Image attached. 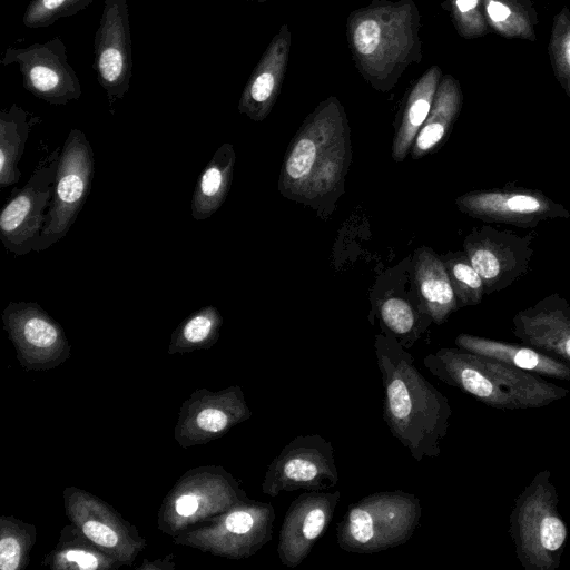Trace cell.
I'll return each mask as SVG.
<instances>
[{
  "label": "cell",
  "instance_id": "obj_4",
  "mask_svg": "<svg viewBox=\"0 0 570 570\" xmlns=\"http://www.w3.org/2000/svg\"><path fill=\"white\" fill-rule=\"evenodd\" d=\"M423 365L446 385L497 410L539 409L569 393L539 374L459 347H442L426 355Z\"/></svg>",
  "mask_w": 570,
  "mask_h": 570
},
{
  "label": "cell",
  "instance_id": "obj_35",
  "mask_svg": "<svg viewBox=\"0 0 570 570\" xmlns=\"http://www.w3.org/2000/svg\"><path fill=\"white\" fill-rule=\"evenodd\" d=\"M562 62L570 70V33H568L561 43Z\"/></svg>",
  "mask_w": 570,
  "mask_h": 570
},
{
  "label": "cell",
  "instance_id": "obj_21",
  "mask_svg": "<svg viewBox=\"0 0 570 570\" xmlns=\"http://www.w3.org/2000/svg\"><path fill=\"white\" fill-rule=\"evenodd\" d=\"M236 155L234 146L225 142L217 148L196 183L191 197V216L204 220L224 204L232 186Z\"/></svg>",
  "mask_w": 570,
  "mask_h": 570
},
{
  "label": "cell",
  "instance_id": "obj_24",
  "mask_svg": "<svg viewBox=\"0 0 570 570\" xmlns=\"http://www.w3.org/2000/svg\"><path fill=\"white\" fill-rule=\"evenodd\" d=\"M40 117L12 104L0 112V188L19 181L21 170L19 163L32 126Z\"/></svg>",
  "mask_w": 570,
  "mask_h": 570
},
{
  "label": "cell",
  "instance_id": "obj_9",
  "mask_svg": "<svg viewBox=\"0 0 570 570\" xmlns=\"http://www.w3.org/2000/svg\"><path fill=\"white\" fill-rule=\"evenodd\" d=\"M61 148L53 150L16 190L0 214V239L16 256L35 249L46 223L53 194V184Z\"/></svg>",
  "mask_w": 570,
  "mask_h": 570
},
{
  "label": "cell",
  "instance_id": "obj_14",
  "mask_svg": "<svg viewBox=\"0 0 570 570\" xmlns=\"http://www.w3.org/2000/svg\"><path fill=\"white\" fill-rule=\"evenodd\" d=\"M341 492L305 491L288 507L278 537L277 554L287 568L299 566L327 530Z\"/></svg>",
  "mask_w": 570,
  "mask_h": 570
},
{
  "label": "cell",
  "instance_id": "obj_36",
  "mask_svg": "<svg viewBox=\"0 0 570 570\" xmlns=\"http://www.w3.org/2000/svg\"><path fill=\"white\" fill-rule=\"evenodd\" d=\"M245 1H252V2H266V1H269V0H245Z\"/></svg>",
  "mask_w": 570,
  "mask_h": 570
},
{
  "label": "cell",
  "instance_id": "obj_25",
  "mask_svg": "<svg viewBox=\"0 0 570 570\" xmlns=\"http://www.w3.org/2000/svg\"><path fill=\"white\" fill-rule=\"evenodd\" d=\"M379 315L385 335L394 337L404 348H411L425 327L410 303L399 297L385 298Z\"/></svg>",
  "mask_w": 570,
  "mask_h": 570
},
{
  "label": "cell",
  "instance_id": "obj_8",
  "mask_svg": "<svg viewBox=\"0 0 570 570\" xmlns=\"http://www.w3.org/2000/svg\"><path fill=\"white\" fill-rule=\"evenodd\" d=\"M337 481L333 444L318 434L297 435L268 464L262 491L275 498L282 492L327 490Z\"/></svg>",
  "mask_w": 570,
  "mask_h": 570
},
{
  "label": "cell",
  "instance_id": "obj_27",
  "mask_svg": "<svg viewBox=\"0 0 570 570\" xmlns=\"http://www.w3.org/2000/svg\"><path fill=\"white\" fill-rule=\"evenodd\" d=\"M441 258L448 271L459 307L479 304L485 294L484 284L466 254L464 252L448 253Z\"/></svg>",
  "mask_w": 570,
  "mask_h": 570
},
{
  "label": "cell",
  "instance_id": "obj_22",
  "mask_svg": "<svg viewBox=\"0 0 570 570\" xmlns=\"http://www.w3.org/2000/svg\"><path fill=\"white\" fill-rule=\"evenodd\" d=\"M441 79L442 70L432 66L411 88L393 139L392 156L395 161H402L411 151L416 135L429 116Z\"/></svg>",
  "mask_w": 570,
  "mask_h": 570
},
{
  "label": "cell",
  "instance_id": "obj_2",
  "mask_svg": "<svg viewBox=\"0 0 570 570\" xmlns=\"http://www.w3.org/2000/svg\"><path fill=\"white\" fill-rule=\"evenodd\" d=\"M420 20L413 0H373L348 14L346 41L352 60L374 90H392L411 65L422 61Z\"/></svg>",
  "mask_w": 570,
  "mask_h": 570
},
{
  "label": "cell",
  "instance_id": "obj_5",
  "mask_svg": "<svg viewBox=\"0 0 570 570\" xmlns=\"http://www.w3.org/2000/svg\"><path fill=\"white\" fill-rule=\"evenodd\" d=\"M558 503L548 469L539 471L514 499L508 531L524 570H556L561 564L568 528Z\"/></svg>",
  "mask_w": 570,
  "mask_h": 570
},
{
  "label": "cell",
  "instance_id": "obj_6",
  "mask_svg": "<svg viewBox=\"0 0 570 570\" xmlns=\"http://www.w3.org/2000/svg\"><path fill=\"white\" fill-rule=\"evenodd\" d=\"M420 499L403 490L380 491L350 504L336 524L338 547L375 553L407 542L420 524Z\"/></svg>",
  "mask_w": 570,
  "mask_h": 570
},
{
  "label": "cell",
  "instance_id": "obj_31",
  "mask_svg": "<svg viewBox=\"0 0 570 570\" xmlns=\"http://www.w3.org/2000/svg\"><path fill=\"white\" fill-rule=\"evenodd\" d=\"M66 567L75 569L94 570L100 568L101 559L92 553L90 550L75 548L65 551L61 557Z\"/></svg>",
  "mask_w": 570,
  "mask_h": 570
},
{
  "label": "cell",
  "instance_id": "obj_28",
  "mask_svg": "<svg viewBox=\"0 0 570 570\" xmlns=\"http://www.w3.org/2000/svg\"><path fill=\"white\" fill-rule=\"evenodd\" d=\"M94 0H30L22 23L30 29L46 28L62 18L77 14Z\"/></svg>",
  "mask_w": 570,
  "mask_h": 570
},
{
  "label": "cell",
  "instance_id": "obj_23",
  "mask_svg": "<svg viewBox=\"0 0 570 570\" xmlns=\"http://www.w3.org/2000/svg\"><path fill=\"white\" fill-rule=\"evenodd\" d=\"M461 101L459 83L452 76H444L436 89L429 116L411 148L412 158H421L442 144L459 115Z\"/></svg>",
  "mask_w": 570,
  "mask_h": 570
},
{
  "label": "cell",
  "instance_id": "obj_15",
  "mask_svg": "<svg viewBox=\"0 0 570 570\" xmlns=\"http://www.w3.org/2000/svg\"><path fill=\"white\" fill-rule=\"evenodd\" d=\"M512 332L522 344L570 364V303L559 294L518 312Z\"/></svg>",
  "mask_w": 570,
  "mask_h": 570
},
{
  "label": "cell",
  "instance_id": "obj_7",
  "mask_svg": "<svg viewBox=\"0 0 570 570\" xmlns=\"http://www.w3.org/2000/svg\"><path fill=\"white\" fill-rule=\"evenodd\" d=\"M95 159L83 131L71 129L61 147L46 223L35 246L42 252L62 239L90 194Z\"/></svg>",
  "mask_w": 570,
  "mask_h": 570
},
{
  "label": "cell",
  "instance_id": "obj_1",
  "mask_svg": "<svg viewBox=\"0 0 570 570\" xmlns=\"http://www.w3.org/2000/svg\"><path fill=\"white\" fill-rule=\"evenodd\" d=\"M374 350L387 429L415 461L438 458L452 415L449 399L423 376L394 337L376 335Z\"/></svg>",
  "mask_w": 570,
  "mask_h": 570
},
{
  "label": "cell",
  "instance_id": "obj_29",
  "mask_svg": "<svg viewBox=\"0 0 570 570\" xmlns=\"http://www.w3.org/2000/svg\"><path fill=\"white\" fill-rule=\"evenodd\" d=\"M80 525L83 534L101 548L116 549L121 542V533L111 521L88 517L81 519Z\"/></svg>",
  "mask_w": 570,
  "mask_h": 570
},
{
  "label": "cell",
  "instance_id": "obj_20",
  "mask_svg": "<svg viewBox=\"0 0 570 570\" xmlns=\"http://www.w3.org/2000/svg\"><path fill=\"white\" fill-rule=\"evenodd\" d=\"M414 277L421 301V309L441 325L459 308V304L441 257L422 247L416 250Z\"/></svg>",
  "mask_w": 570,
  "mask_h": 570
},
{
  "label": "cell",
  "instance_id": "obj_18",
  "mask_svg": "<svg viewBox=\"0 0 570 570\" xmlns=\"http://www.w3.org/2000/svg\"><path fill=\"white\" fill-rule=\"evenodd\" d=\"M2 321L17 348L28 356H49L67 348L61 326L35 302H11Z\"/></svg>",
  "mask_w": 570,
  "mask_h": 570
},
{
  "label": "cell",
  "instance_id": "obj_12",
  "mask_svg": "<svg viewBox=\"0 0 570 570\" xmlns=\"http://www.w3.org/2000/svg\"><path fill=\"white\" fill-rule=\"evenodd\" d=\"M132 47L127 0H105L94 39V62L98 83L105 90L110 112L130 88Z\"/></svg>",
  "mask_w": 570,
  "mask_h": 570
},
{
  "label": "cell",
  "instance_id": "obj_13",
  "mask_svg": "<svg viewBox=\"0 0 570 570\" xmlns=\"http://www.w3.org/2000/svg\"><path fill=\"white\" fill-rule=\"evenodd\" d=\"M462 213L485 223L534 228L549 219H566L570 212L539 190L502 188L473 190L456 198Z\"/></svg>",
  "mask_w": 570,
  "mask_h": 570
},
{
  "label": "cell",
  "instance_id": "obj_17",
  "mask_svg": "<svg viewBox=\"0 0 570 570\" xmlns=\"http://www.w3.org/2000/svg\"><path fill=\"white\" fill-rule=\"evenodd\" d=\"M275 510L271 503L245 500L228 509L214 530L216 548L230 558L256 553L274 531Z\"/></svg>",
  "mask_w": 570,
  "mask_h": 570
},
{
  "label": "cell",
  "instance_id": "obj_30",
  "mask_svg": "<svg viewBox=\"0 0 570 570\" xmlns=\"http://www.w3.org/2000/svg\"><path fill=\"white\" fill-rule=\"evenodd\" d=\"M27 553V543L13 530L2 529L0 540V568L2 570H16L20 568Z\"/></svg>",
  "mask_w": 570,
  "mask_h": 570
},
{
  "label": "cell",
  "instance_id": "obj_10",
  "mask_svg": "<svg viewBox=\"0 0 570 570\" xmlns=\"http://www.w3.org/2000/svg\"><path fill=\"white\" fill-rule=\"evenodd\" d=\"M0 65H17L23 88L50 105H67L81 97L80 80L68 61L60 37L22 48L8 47Z\"/></svg>",
  "mask_w": 570,
  "mask_h": 570
},
{
  "label": "cell",
  "instance_id": "obj_3",
  "mask_svg": "<svg viewBox=\"0 0 570 570\" xmlns=\"http://www.w3.org/2000/svg\"><path fill=\"white\" fill-rule=\"evenodd\" d=\"M351 156L345 109L331 96L305 118L288 146L278 189L292 200H322L344 181Z\"/></svg>",
  "mask_w": 570,
  "mask_h": 570
},
{
  "label": "cell",
  "instance_id": "obj_11",
  "mask_svg": "<svg viewBox=\"0 0 570 570\" xmlns=\"http://www.w3.org/2000/svg\"><path fill=\"white\" fill-rule=\"evenodd\" d=\"M533 235H518L490 225L472 229L464 253L481 276L485 294L500 292L525 275L533 256Z\"/></svg>",
  "mask_w": 570,
  "mask_h": 570
},
{
  "label": "cell",
  "instance_id": "obj_33",
  "mask_svg": "<svg viewBox=\"0 0 570 570\" xmlns=\"http://www.w3.org/2000/svg\"><path fill=\"white\" fill-rule=\"evenodd\" d=\"M478 3L479 0H453V14L460 31L463 30L466 17L475 10Z\"/></svg>",
  "mask_w": 570,
  "mask_h": 570
},
{
  "label": "cell",
  "instance_id": "obj_34",
  "mask_svg": "<svg viewBox=\"0 0 570 570\" xmlns=\"http://www.w3.org/2000/svg\"><path fill=\"white\" fill-rule=\"evenodd\" d=\"M487 11L491 20L501 22L509 18L510 9L502 2L491 0L487 4Z\"/></svg>",
  "mask_w": 570,
  "mask_h": 570
},
{
  "label": "cell",
  "instance_id": "obj_16",
  "mask_svg": "<svg viewBox=\"0 0 570 570\" xmlns=\"http://www.w3.org/2000/svg\"><path fill=\"white\" fill-rule=\"evenodd\" d=\"M292 47V32L284 23L272 38L253 69L238 101L240 114L263 121L272 111L281 92Z\"/></svg>",
  "mask_w": 570,
  "mask_h": 570
},
{
  "label": "cell",
  "instance_id": "obj_32",
  "mask_svg": "<svg viewBox=\"0 0 570 570\" xmlns=\"http://www.w3.org/2000/svg\"><path fill=\"white\" fill-rule=\"evenodd\" d=\"M199 497L194 493H186L175 501V511L183 518L194 515L199 509Z\"/></svg>",
  "mask_w": 570,
  "mask_h": 570
},
{
  "label": "cell",
  "instance_id": "obj_26",
  "mask_svg": "<svg viewBox=\"0 0 570 570\" xmlns=\"http://www.w3.org/2000/svg\"><path fill=\"white\" fill-rule=\"evenodd\" d=\"M223 318L213 306H204L186 317L173 334L171 346L178 348L210 346L216 342Z\"/></svg>",
  "mask_w": 570,
  "mask_h": 570
},
{
  "label": "cell",
  "instance_id": "obj_19",
  "mask_svg": "<svg viewBox=\"0 0 570 570\" xmlns=\"http://www.w3.org/2000/svg\"><path fill=\"white\" fill-rule=\"evenodd\" d=\"M454 343L459 348L501 361L519 370L570 381L569 363L525 344H512L465 333L458 335Z\"/></svg>",
  "mask_w": 570,
  "mask_h": 570
}]
</instances>
